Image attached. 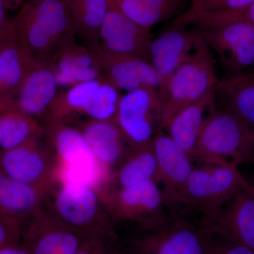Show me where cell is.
<instances>
[{"mask_svg": "<svg viewBox=\"0 0 254 254\" xmlns=\"http://www.w3.org/2000/svg\"><path fill=\"white\" fill-rule=\"evenodd\" d=\"M216 108V95L214 91L180 110L163 128L166 134L187 152L192 160L203 125Z\"/></svg>", "mask_w": 254, "mask_h": 254, "instance_id": "ffe728a7", "label": "cell"}, {"mask_svg": "<svg viewBox=\"0 0 254 254\" xmlns=\"http://www.w3.org/2000/svg\"><path fill=\"white\" fill-rule=\"evenodd\" d=\"M14 21L18 44L34 63H51L60 50L75 42L64 0L28 1Z\"/></svg>", "mask_w": 254, "mask_h": 254, "instance_id": "7a4b0ae2", "label": "cell"}, {"mask_svg": "<svg viewBox=\"0 0 254 254\" xmlns=\"http://www.w3.org/2000/svg\"><path fill=\"white\" fill-rule=\"evenodd\" d=\"M7 9L0 0V44L7 41L16 33L14 19L8 16Z\"/></svg>", "mask_w": 254, "mask_h": 254, "instance_id": "d590c367", "label": "cell"}, {"mask_svg": "<svg viewBox=\"0 0 254 254\" xmlns=\"http://www.w3.org/2000/svg\"><path fill=\"white\" fill-rule=\"evenodd\" d=\"M198 31L210 50L218 55L227 74L254 66V25L234 23Z\"/></svg>", "mask_w": 254, "mask_h": 254, "instance_id": "4fadbf2b", "label": "cell"}, {"mask_svg": "<svg viewBox=\"0 0 254 254\" xmlns=\"http://www.w3.org/2000/svg\"><path fill=\"white\" fill-rule=\"evenodd\" d=\"M202 227L211 235L254 251V188L248 180Z\"/></svg>", "mask_w": 254, "mask_h": 254, "instance_id": "7c38bea8", "label": "cell"}, {"mask_svg": "<svg viewBox=\"0 0 254 254\" xmlns=\"http://www.w3.org/2000/svg\"><path fill=\"white\" fill-rule=\"evenodd\" d=\"M46 133L39 120L17 110L0 108V148L2 151L21 146Z\"/></svg>", "mask_w": 254, "mask_h": 254, "instance_id": "4316f807", "label": "cell"}, {"mask_svg": "<svg viewBox=\"0 0 254 254\" xmlns=\"http://www.w3.org/2000/svg\"><path fill=\"white\" fill-rule=\"evenodd\" d=\"M78 128L100 166L110 177L136 148L127 140L115 120H88Z\"/></svg>", "mask_w": 254, "mask_h": 254, "instance_id": "ac0fdd59", "label": "cell"}, {"mask_svg": "<svg viewBox=\"0 0 254 254\" xmlns=\"http://www.w3.org/2000/svg\"><path fill=\"white\" fill-rule=\"evenodd\" d=\"M211 236V254H254V251L245 246L222 237Z\"/></svg>", "mask_w": 254, "mask_h": 254, "instance_id": "e575fe53", "label": "cell"}, {"mask_svg": "<svg viewBox=\"0 0 254 254\" xmlns=\"http://www.w3.org/2000/svg\"><path fill=\"white\" fill-rule=\"evenodd\" d=\"M151 40L150 28L137 24L109 6L100 26L95 49L112 54L136 55L148 60Z\"/></svg>", "mask_w": 254, "mask_h": 254, "instance_id": "2e32d148", "label": "cell"}, {"mask_svg": "<svg viewBox=\"0 0 254 254\" xmlns=\"http://www.w3.org/2000/svg\"><path fill=\"white\" fill-rule=\"evenodd\" d=\"M118 236L86 237L74 254H127L118 245Z\"/></svg>", "mask_w": 254, "mask_h": 254, "instance_id": "d6a6232c", "label": "cell"}, {"mask_svg": "<svg viewBox=\"0 0 254 254\" xmlns=\"http://www.w3.org/2000/svg\"><path fill=\"white\" fill-rule=\"evenodd\" d=\"M43 125L57 158L55 176L86 182L99 190L103 188L110 175L100 166L79 128L66 122Z\"/></svg>", "mask_w": 254, "mask_h": 254, "instance_id": "8992f818", "label": "cell"}, {"mask_svg": "<svg viewBox=\"0 0 254 254\" xmlns=\"http://www.w3.org/2000/svg\"><path fill=\"white\" fill-rule=\"evenodd\" d=\"M157 165V182L163 184L165 202L180 191L194 168L192 158L163 130H159L152 140Z\"/></svg>", "mask_w": 254, "mask_h": 254, "instance_id": "d6986e66", "label": "cell"}, {"mask_svg": "<svg viewBox=\"0 0 254 254\" xmlns=\"http://www.w3.org/2000/svg\"><path fill=\"white\" fill-rule=\"evenodd\" d=\"M164 100L153 88H140L122 95L115 120L134 148L151 143L161 130Z\"/></svg>", "mask_w": 254, "mask_h": 254, "instance_id": "9c48e42d", "label": "cell"}, {"mask_svg": "<svg viewBox=\"0 0 254 254\" xmlns=\"http://www.w3.org/2000/svg\"><path fill=\"white\" fill-rule=\"evenodd\" d=\"M58 88L51 64H34L14 95L0 108L17 110L38 120L44 119Z\"/></svg>", "mask_w": 254, "mask_h": 254, "instance_id": "9a60e30c", "label": "cell"}, {"mask_svg": "<svg viewBox=\"0 0 254 254\" xmlns=\"http://www.w3.org/2000/svg\"><path fill=\"white\" fill-rule=\"evenodd\" d=\"M8 10L17 9L22 4L23 0H1Z\"/></svg>", "mask_w": 254, "mask_h": 254, "instance_id": "74e56055", "label": "cell"}, {"mask_svg": "<svg viewBox=\"0 0 254 254\" xmlns=\"http://www.w3.org/2000/svg\"><path fill=\"white\" fill-rule=\"evenodd\" d=\"M47 192L0 172V214L22 227L44 205Z\"/></svg>", "mask_w": 254, "mask_h": 254, "instance_id": "7402d4cb", "label": "cell"}, {"mask_svg": "<svg viewBox=\"0 0 254 254\" xmlns=\"http://www.w3.org/2000/svg\"><path fill=\"white\" fill-rule=\"evenodd\" d=\"M173 26L156 38H152L148 60L159 79V91L165 102L170 81L179 68L194 53L203 41L198 30Z\"/></svg>", "mask_w": 254, "mask_h": 254, "instance_id": "8fae6325", "label": "cell"}, {"mask_svg": "<svg viewBox=\"0 0 254 254\" xmlns=\"http://www.w3.org/2000/svg\"><path fill=\"white\" fill-rule=\"evenodd\" d=\"M100 195L115 223L127 222L138 228L156 221L166 211L163 190L156 181L124 188L104 187Z\"/></svg>", "mask_w": 254, "mask_h": 254, "instance_id": "ba28073f", "label": "cell"}, {"mask_svg": "<svg viewBox=\"0 0 254 254\" xmlns=\"http://www.w3.org/2000/svg\"><path fill=\"white\" fill-rule=\"evenodd\" d=\"M247 181L238 167L207 163L192 170L184 187L165 202L168 210L203 226Z\"/></svg>", "mask_w": 254, "mask_h": 254, "instance_id": "3957f363", "label": "cell"}, {"mask_svg": "<svg viewBox=\"0 0 254 254\" xmlns=\"http://www.w3.org/2000/svg\"><path fill=\"white\" fill-rule=\"evenodd\" d=\"M108 4L148 28L174 14L180 4L179 0H108Z\"/></svg>", "mask_w": 254, "mask_h": 254, "instance_id": "f1b7e54d", "label": "cell"}, {"mask_svg": "<svg viewBox=\"0 0 254 254\" xmlns=\"http://www.w3.org/2000/svg\"><path fill=\"white\" fill-rule=\"evenodd\" d=\"M194 159L237 167L254 165L253 130L235 114L217 106L203 125Z\"/></svg>", "mask_w": 254, "mask_h": 254, "instance_id": "5b68a950", "label": "cell"}, {"mask_svg": "<svg viewBox=\"0 0 254 254\" xmlns=\"http://www.w3.org/2000/svg\"><path fill=\"white\" fill-rule=\"evenodd\" d=\"M21 225L0 214V249L21 242Z\"/></svg>", "mask_w": 254, "mask_h": 254, "instance_id": "836d02e7", "label": "cell"}, {"mask_svg": "<svg viewBox=\"0 0 254 254\" xmlns=\"http://www.w3.org/2000/svg\"><path fill=\"white\" fill-rule=\"evenodd\" d=\"M212 236L199 224L167 209L148 226L138 228L127 254H211Z\"/></svg>", "mask_w": 254, "mask_h": 254, "instance_id": "277c9868", "label": "cell"}, {"mask_svg": "<svg viewBox=\"0 0 254 254\" xmlns=\"http://www.w3.org/2000/svg\"><path fill=\"white\" fill-rule=\"evenodd\" d=\"M76 36L91 50L98 45L100 26L109 8L108 0H64Z\"/></svg>", "mask_w": 254, "mask_h": 254, "instance_id": "484cf974", "label": "cell"}, {"mask_svg": "<svg viewBox=\"0 0 254 254\" xmlns=\"http://www.w3.org/2000/svg\"><path fill=\"white\" fill-rule=\"evenodd\" d=\"M120 92L103 78L84 115L90 120H115L119 103L123 95Z\"/></svg>", "mask_w": 254, "mask_h": 254, "instance_id": "f546056e", "label": "cell"}, {"mask_svg": "<svg viewBox=\"0 0 254 254\" xmlns=\"http://www.w3.org/2000/svg\"><path fill=\"white\" fill-rule=\"evenodd\" d=\"M103 77L78 83L63 92H58L44 119L48 122H66L76 114H83L89 105Z\"/></svg>", "mask_w": 254, "mask_h": 254, "instance_id": "83f0119b", "label": "cell"}, {"mask_svg": "<svg viewBox=\"0 0 254 254\" xmlns=\"http://www.w3.org/2000/svg\"><path fill=\"white\" fill-rule=\"evenodd\" d=\"M93 50L98 58L103 77L120 91L128 93L145 88L159 91L158 75L148 60L136 55Z\"/></svg>", "mask_w": 254, "mask_h": 254, "instance_id": "e0dca14e", "label": "cell"}, {"mask_svg": "<svg viewBox=\"0 0 254 254\" xmlns=\"http://www.w3.org/2000/svg\"><path fill=\"white\" fill-rule=\"evenodd\" d=\"M0 254H30L21 242L10 244L0 249Z\"/></svg>", "mask_w": 254, "mask_h": 254, "instance_id": "8d00e7d4", "label": "cell"}, {"mask_svg": "<svg viewBox=\"0 0 254 254\" xmlns=\"http://www.w3.org/2000/svg\"><path fill=\"white\" fill-rule=\"evenodd\" d=\"M34 64L18 44L16 33L0 46V105L14 95Z\"/></svg>", "mask_w": 254, "mask_h": 254, "instance_id": "d4e9b609", "label": "cell"}, {"mask_svg": "<svg viewBox=\"0 0 254 254\" xmlns=\"http://www.w3.org/2000/svg\"><path fill=\"white\" fill-rule=\"evenodd\" d=\"M1 155H2V150L0 148V172H1Z\"/></svg>", "mask_w": 254, "mask_h": 254, "instance_id": "ab89813d", "label": "cell"}, {"mask_svg": "<svg viewBox=\"0 0 254 254\" xmlns=\"http://www.w3.org/2000/svg\"><path fill=\"white\" fill-rule=\"evenodd\" d=\"M45 1V0H36V1H35V2H33V3H38V2H40V1Z\"/></svg>", "mask_w": 254, "mask_h": 254, "instance_id": "60d3db41", "label": "cell"}, {"mask_svg": "<svg viewBox=\"0 0 254 254\" xmlns=\"http://www.w3.org/2000/svg\"><path fill=\"white\" fill-rule=\"evenodd\" d=\"M252 130H253L254 136V128H252Z\"/></svg>", "mask_w": 254, "mask_h": 254, "instance_id": "b9f144b4", "label": "cell"}, {"mask_svg": "<svg viewBox=\"0 0 254 254\" xmlns=\"http://www.w3.org/2000/svg\"><path fill=\"white\" fill-rule=\"evenodd\" d=\"M248 181L250 182L251 185L254 187V176L252 177V178L250 179V180H248Z\"/></svg>", "mask_w": 254, "mask_h": 254, "instance_id": "f35d334b", "label": "cell"}, {"mask_svg": "<svg viewBox=\"0 0 254 254\" xmlns=\"http://www.w3.org/2000/svg\"><path fill=\"white\" fill-rule=\"evenodd\" d=\"M85 238L55 220L44 205L21 228V242L30 254H74Z\"/></svg>", "mask_w": 254, "mask_h": 254, "instance_id": "5bb4252c", "label": "cell"}, {"mask_svg": "<svg viewBox=\"0 0 254 254\" xmlns=\"http://www.w3.org/2000/svg\"><path fill=\"white\" fill-rule=\"evenodd\" d=\"M1 44H0V46H1Z\"/></svg>", "mask_w": 254, "mask_h": 254, "instance_id": "7bdbcfd3", "label": "cell"}, {"mask_svg": "<svg viewBox=\"0 0 254 254\" xmlns=\"http://www.w3.org/2000/svg\"><path fill=\"white\" fill-rule=\"evenodd\" d=\"M151 143L135 148L114 170L103 188H124L146 182H157L158 165Z\"/></svg>", "mask_w": 254, "mask_h": 254, "instance_id": "cb8c5ba5", "label": "cell"}, {"mask_svg": "<svg viewBox=\"0 0 254 254\" xmlns=\"http://www.w3.org/2000/svg\"><path fill=\"white\" fill-rule=\"evenodd\" d=\"M218 81L213 52L203 39L170 81L162 112L161 130L180 110L215 91Z\"/></svg>", "mask_w": 254, "mask_h": 254, "instance_id": "52a82bcc", "label": "cell"}, {"mask_svg": "<svg viewBox=\"0 0 254 254\" xmlns=\"http://www.w3.org/2000/svg\"><path fill=\"white\" fill-rule=\"evenodd\" d=\"M217 101L254 128V71L227 74L215 90Z\"/></svg>", "mask_w": 254, "mask_h": 254, "instance_id": "603a6c76", "label": "cell"}, {"mask_svg": "<svg viewBox=\"0 0 254 254\" xmlns=\"http://www.w3.org/2000/svg\"><path fill=\"white\" fill-rule=\"evenodd\" d=\"M44 207L60 223L83 237L118 236L100 190L86 182L55 176Z\"/></svg>", "mask_w": 254, "mask_h": 254, "instance_id": "6da1fadb", "label": "cell"}, {"mask_svg": "<svg viewBox=\"0 0 254 254\" xmlns=\"http://www.w3.org/2000/svg\"><path fill=\"white\" fill-rule=\"evenodd\" d=\"M254 1V0H193L187 11L175 18L171 25L182 26L187 20L197 15L240 9Z\"/></svg>", "mask_w": 254, "mask_h": 254, "instance_id": "1f68e13d", "label": "cell"}, {"mask_svg": "<svg viewBox=\"0 0 254 254\" xmlns=\"http://www.w3.org/2000/svg\"><path fill=\"white\" fill-rule=\"evenodd\" d=\"M234 23L254 25V1L240 9L197 15L188 21L190 26L198 30L219 27Z\"/></svg>", "mask_w": 254, "mask_h": 254, "instance_id": "4dcf8cb0", "label": "cell"}, {"mask_svg": "<svg viewBox=\"0 0 254 254\" xmlns=\"http://www.w3.org/2000/svg\"><path fill=\"white\" fill-rule=\"evenodd\" d=\"M50 64L59 88L103 77L95 52L75 42L60 50Z\"/></svg>", "mask_w": 254, "mask_h": 254, "instance_id": "44dd1931", "label": "cell"}, {"mask_svg": "<svg viewBox=\"0 0 254 254\" xmlns=\"http://www.w3.org/2000/svg\"><path fill=\"white\" fill-rule=\"evenodd\" d=\"M57 158L46 136L2 151L1 172L18 182L48 191L54 181Z\"/></svg>", "mask_w": 254, "mask_h": 254, "instance_id": "30bf717a", "label": "cell"}]
</instances>
